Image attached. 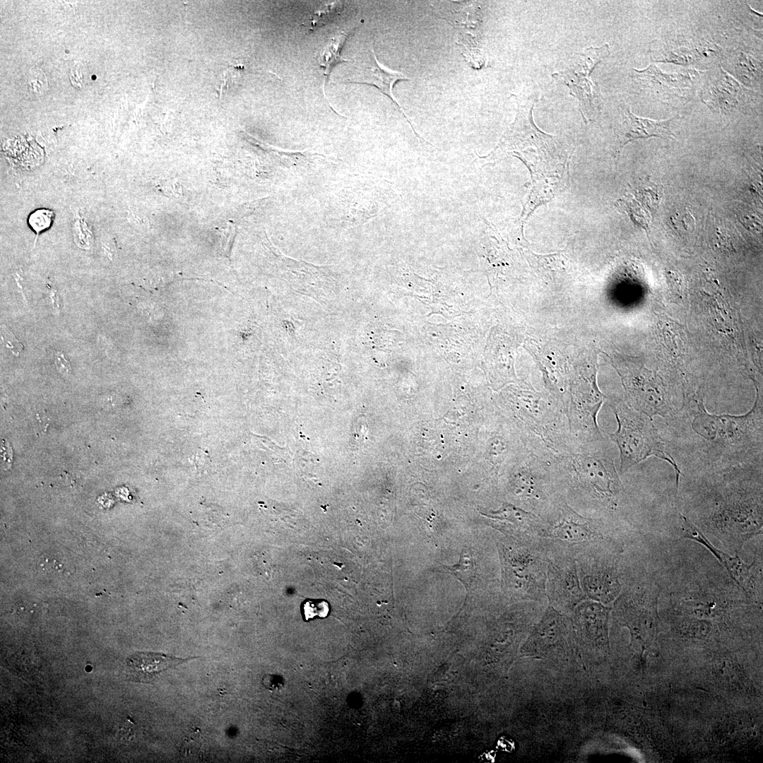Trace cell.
<instances>
[{
    "label": "cell",
    "instance_id": "28",
    "mask_svg": "<svg viewBox=\"0 0 763 763\" xmlns=\"http://www.w3.org/2000/svg\"><path fill=\"white\" fill-rule=\"evenodd\" d=\"M711 631V624L706 620H692L687 627V634L689 637L704 639Z\"/></svg>",
    "mask_w": 763,
    "mask_h": 763
},
{
    "label": "cell",
    "instance_id": "17",
    "mask_svg": "<svg viewBox=\"0 0 763 763\" xmlns=\"http://www.w3.org/2000/svg\"><path fill=\"white\" fill-rule=\"evenodd\" d=\"M193 658L195 657L184 658L160 653L136 652L126 659V674L133 681L150 682L162 672Z\"/></svg>",
    "mask_w": 763,
    "mask_h": 763
},
{
    "label": "cell",
    "instance_id": "10",
    "mask_svg": "<svg viewBox=\"0 0 763 763\" xmlns=\"http://www.w3.org/2000/svg\"><path fill=\"white\" fill-rule=\"evenodd\" d=\"M437 15L448 21L458 32V42L468 62L474 69H481L485 58L479 47L480 18L473 4L441 2L434 6Z\"/></svg>",
    "mask_w": 763,
    "mask_h": 763
},
{
    "label": "cell",
    "instance_id": "26",
    "mask_svg": "<svg viewBox=\"0 0 763 763\" xmlns=\"http://www.w3.org/2000/svg\"><path fill=\"white\" fill-rule=\"evenodd\" d=\"M342 8L343 4L340 2H333L327 5L322 10L315 13L312 17L309 30L314 31L331 21L333 18L339 15Z\"/></svg>",
    "mask_w": 763,
    "mask_h": 763
},
{
    "label": "cell",
    "instance_id": "11",
    "mask_svg": "<svg viewBox=\"0 0 763 763\" xmlns=\"http://www.w3.org/2000/svg\"><path fill=\"white\" fill-rule=\"evenodd\" d=\"M629 591L618 599V603L627 613L625 624L634 639H647L656 630V608L660 589L656 584H647Z\"/></svg>",
    "mask_w": 763,
    "mask_h": 763
},
{
    "label": "cell",
    "instance_id": "24",
    "mask_svg": "<svg viewBox=\"0 0 763 763\" xmlns=\"http://www.w3.org/2000/svg\"><path fill=\"white\" fill-rule=\"evenodd\" d=\"M442 566L464 585L466 591L471 589L476 576L475 562L471 550L463 548L456 564Z\"/></svg>",
    "mask_w": 763,
    "mask_h": 763
},
{
    "label": "cell",
    "instance_id": "6",
    "mask_svg": "<svg viewBox=\"0 0 763 763\" xmlns=\"http://www.w3.org/2000/svg\"><path fill=\"white\" fill-rule=\"evenodd\" d=\"M614 367L621 378L626 403L649 418L669 417L672 408L659 377L637 360H619Z\"/></svg>",
    "mask_w": 763,
    "mask_h": 763
},
{
    "label": "cell",
    "instance_id": "18",
    "mask_svg": "<svg viewBox=\"0 0 763 763\" xmlns=\"http://www.w3.org/2000/svg\"><path fill=\"white\" fill-rule=\"evenodd\" d=\"M369 54L367 60L357 69L355 80L349 83L367 84L377 87L396 105L403 116L408 120L394 97L392 89L398 81H408L410 78L401 72L392 71L382 65L377 61L374 49L369 52ZM408 122L410 123L409 120Z\"/></svg>",
    "mask_w": 763,
    "mask_h": 763
},
{
    "label": "cell",
    "instance_id": "15",
    "mask_svg": "<svg viewBox=\"0 0 763 763\" xmlns=\"http://www.w3.org/2000/svg\"><path fill=\"white\" fill-rule=\"evenodd\" d=\"M622 112V120L616 131L618 140V151L627 143L637 139H645L651 137L667 140L674 138V134L670 126L673 119L655 121L639 117L634 114L628 107H623Z\"/></svg>",
    "mask_w": 763,
    "mask_h": 763
},
{
    "label": "cell",
    "instance_id": "25",
    "mask_svg": "<svg viewBox=\"0 0 763 763\" xmlns=\"http://www.w3.org/2000/svg\"><path fill=\"white\" fill-rule=\"evenodd\" d=\"M329 604L324 600H307L301 605V613L305 621L316 617L325 618L329 615Z\"/></svg>",
    "mask_w": 763,
    "mask_h": 763
},
{
    "label": "cell",
    "instance_id": "9",
    "mask_svg": "<svg viewBox=\"0 0 763 763\" xmlns=\"http://www.w3.org/2000/svg\"><path fill=\"white\" fill-rule=\"evenodd\" d=\"M610 54L609 45L589 47L584 52L575 55L564 71L553 76L565 83L570 94L579 100L581 111H593L600 105V90L591 80V73L603 59Z\"/></svg>",
    "mask_w": 763,
    "mask_h": 763
},
{
    "label": "cell",
    "instance_id": "27",
    "mask_svg": "<svg viewBox=\"0 0 763 763\" xmlns=\"http://www.w3.org/2000/svg\"><path fill=\"white\" fill-rule=\"evenodd\" d=\"M53 218L54 213L45 208L36 210L30 215L28 223L36 234V239L41 232L49 227Z\"/></svg>",
    "mask_w": 763,
    "mask_h": 763
},
{
    "label": "cell",
    "instance_id": "2",
    "mask_svg": "<svg viewBox=\"0 0 763 763\" xmlns=\"http://www.w3.org/2000/svg\"><path fill=\"white\" fill-rule=\"evenodd\" d=\"M513 405L524 446L543 457L555 459L572 453L574 444L567 416L555 399L524 393Z\"/></svg>",
    "mask_w": 763,
    "mask_h": 763
},
{
    "label": "cell",
    "instance_id": "23",
    "mask_svg": "<svg viewBox=\"0 0 763 763\" xmlns=\"http://www.w3.org/2000/svg\"><path fill=\"white\" fill-rule=\"evenodd\" d=\"M348 36V35L347 33L341 32L331 37L322 53L320 54L319 63L321 66L324 69V80L322 90L325 98H326V97L325 95L324 86L333 68L338 64L348 61V60L344 59L341 55V52Z\"/></svg>",
    "mask_w": 763,
    "mask_h": 763
},
{
    "label": "cell",
    "instance_id": "30",
    "mask_svg": "<svg viewBox=\"0 0 763 763\" xmlns=\"http://www.w3.org/2000/svg\"><path fill=\"white\" fill-rule=\"evenodd\" d=\"M54 363L61 372L69 373L71 370V365L66 355L61 352H57L55 353Z\"/></svg>",
    "mask_w": 763,
    "mask_h": 763
},
{
    "label": "cell",
    "instance_id": "4",
    "mask_svg": "<svg viewBox=\"0 0 763 763\" xmlns=\"http://www.w3.org/2000/svg\"><path fill=\"white\" fill-rule=\"evenodd\" d=\"M512 467L509 490L526 510L547 517L564 498L555 459L540 456L526 446Z\"/></svg>",
    "mask_w": 763,
    "mask_h": 763
},
{
    "label": "cell",
    "instance_id": "14",
    "mask_svg": "<svg viewBox=\"0 0 763 763\" xmlns=\"http://www.w3.org/2000/svg\"><path fill=\"white\" fill-rule=\"evenodd\" d=\"M568 630L567 620L549 608L528 638L525 646L526 654L541 657L560 649L567 639Z\"/></svg>",
    "mask_w": 763,
    "mask_h": 763
},
{
    "label": "cell",
    "instance_id": "12",
    "mask_svg": "<svg viewBox=\"0 0 763 763\" xmlns=\"http://www.w3.org/2000/svg\"><path fill=\"white\" fill-rule=\"evenodd\" d=\"M551 520L545 529L548 537L567 544H584L595 540L598 534L594 521L576 512L563 499L547 517Z\"/></svg>",
    "mask_w": 763,
    "mask_h": 763
},
{
    "label": "cell",
    "instance_id": "1",
    "mask_svg": "<svg viewBox=\"0 0 763 763\" xmlns=\"http://www.w3.org/2000/svg\"><path fill=\"white\" fill-rule=\"evenodd\" d=\"M564 490L596 509L615 510L624 491L614 457L605 439L555 458Z\"/></svg>",
    "mask_w": 763,
    "mask_h": 763
},
{
    "label": "cell",
    "instance_id": "3",
    "mask_svg": "<svg viewBox=\"0 0 763 763\" xmlns=\"http://www.w3.org/2000/svg\"><path fill=\"white\" fill-rule=\"evenodd\" d=\"M610 406L615 414L617 428L608 434L619 449L620 473L624 474L647 458L655 456L673 468L677 492L681 471L673 458L666 451L663 440L652 418L622 401H610Z\"/></svg>",
    "mask_w": 763,
    "mask_h": 763
},
{
    "label": "cell",
    "instance_id": "5",
    "mask_svg": "<svg viewBox=\"0 0 763 763\" xmlns=\"http://www.w3.org/2000/svg\"><path fill=\"white\" fill-rule=\"evenodd\" d=\"M708 521L706 528L711 533L727 547L740 550L748 539L762 532V503L734 496L716 507Z\"/></svg>",
    "mask_w": 763,
    "mask_h": 763
},
{
    "label": "cell",
    "instance_id": "21",
    "mask_svg": "<svg viewBox=\"0 0 763 763\" xmlns=\"http://www.w3.org/2000/svg\"><path fill=\"white\" fill-rule=\"evenodd\" d=\"M548 576V587L554 594V598L561 599L573 605L584 598L574 566L552 565L550 569H549Z\"/></svg>",
    "mask_w": 763,
    "mask_h": 763
},
{
    "label": "cell",
    "instance_id": "7",
    "mask_svg": "<svg viewBox=\"0 0 763 763\" xmlns=\"http://www.w3.org/2000/svg\"><path fill=\"white\" fill-rule=\"evenodd\" d=\"M756 400L752 409L743 415H714L709 413L703 400L697 401V412L692 422L694 431L700 437L711 442L726 446L742 444L749 441L756 429L762 424V406L756 382Z\"/></svg>",
    "mask_w": 763,
    "mask_h": 763
},
{
    "label": "cell",
    "instance_id": "19",
    "mask_svg": "<svg viewBox=\"0 0 763 763\" xmlns=\"http://www.w3.org/2000/svg\"><path fill=\"white\" fill-rule=\"evenodd\" d=\"M480 514L488 519L492 526L514 535L532 531L543 523L538 515L507 502H504L497 510L481 511Z\"/></svg>",
    "mask_w": 763,
    "mask_h": 763
},
{
    "label": "cell",
    "instance_id": "20",
    "mask_svg": "<svg viewBox=\"0 0 763 763\" xmlns=\"http://www.w3.org/2000/svg\"><path fill=\"white\" fill-rule=\"evenodd\" d=\"M610 609L596 602H585L575 613L579 632L595 646H604L608 642V621Z\"/></svg>",
    "mask_w": 763,
    "mask_h": 763
},
{
    "label": "cell",
    "instance_id": "8",
    "mask_svg": "<svg viewBox=\"0 0 763 763\" xmlns=\"http://www.w3.org/2000/svg\"><path fill=\"white\" fill-rule=\"evenodd\" d=\"M504 581L509 590L537 596L545 590V567L541 557L524 547L501 545Z\"/></svg>",
    "mask_w": 763,
    "mask_h": 763
},
{
    "label": "cell",
    "instance_id": "16",
    "mask_svg": "<svg viewBox=\"0 0 763 763\" xmlns=\"http://www.w3.org/2000/svg\"><path fill=\"white\" fill-rule=\"evenodd\" d=\"M581 585L592 599L608 603L617 598L621 591L618 575L613 564L601 563L581 567Z\"/></svg>",
    "mask_w": 763,
    "mask_h": 763
},
{
    "label": "cell",
    "instance_id": "31",
    "mask_svg": "<svg viewBox=\"0 0 763 763\" xmlns=\"http://www.w3.org/2000/svg\"><path fill=\"white\" fill-rule=\"evenodd\" d=\"M208 460L209 459L207 454L203 453V451H198L195 453L194 456L191 458V461L194 463L195 466L199 471L206 469L208 467Z\"/></svg>",
    "mask_w": 763,
    "mask_h": 763
},
{
    "label": "cell",
    "instance_id": "22",
    "mask_svg": "<svg viewBox=\"0 0 763 763\" xmlns=\"http://www.w3.org/2000/svg\"><path fill=\"white\" fill-rule=\"evenodd\" d=\"M721 80L716 83H713L710 87L711 90L707 97L714 103L720 111H731L738 104L737 97L740 93L741 87L733 78L726 73L721 71Z\"/></svg>",
    "mask_w": 763,
    "mask_h": 763
},
{
    "label": "cell",
    "instance_id": "13",
    "mask_svg": "<svg viewBox=\"0 0 763 763\" xmlns=\"http://www.w3.org/2000/svg\"><path fill=\"white\" fill-rule=\"evenodd\" d=\"M680 519L681 532L684 538L693 540L706 547L726 568L732 579L746 593H752L755 591L754 563L746 564L738 555L732 557L716 548L687 517L680 514Z\"/></svg>",
    "mask_w": 763,
    "mask_h": 763
},
{
    "label": "cell",
    "instance_id": "29",
    "mask_svg": "<svg viewBox=\"0 0 763 763\" xmlns=\"http://www.w3.org/2000/svg\"><path fill=\"white\" fill-rule=\"evenodd\" d=\"M1 338L4 344L7 348L12 350V352L18 355L19 353L23 350V345L18 341L16 336L6 328L5 326L1 327Z\"/></svg>",
    "mask_w": 763,
    "mask_h": 763
}]
</instances>
